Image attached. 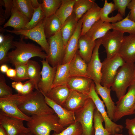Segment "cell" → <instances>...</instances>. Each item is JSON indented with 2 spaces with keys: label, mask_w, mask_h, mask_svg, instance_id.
Segmentation results:
<instances>
[{
  "label": "cell",
  "mask_w": 135,
  "mask_h": 135,
  "mask_svg": "<svg viewBox=\"0 0 135 135\" xmlns=\"http://www.w3.org/2000/svg\"><path fill=\"white\" fill-rule=\"evenodd\" d=\"M29 21L13 6L10 18L4 25L3 28L10 26L13 28L15 30L22 29Z\"/></svg>",
  "instance_id": "27"
},
{
  "label": "cell",
  "mask_w": 135,
  "mask_h": 135,
  "mask_svg": "<svg viewBox=\"0 0 135 135\" xmlns=\"http://www.w3.org/2000/svg\"><path fill=\"white\" fill-rule=\"evenodd\" d=\"M134 80H135V70H134Z\"/></svg>",
  "instance_id": "59"
},
{
  "label": "cell",
  "mask_w": 135,
  "mask_h": 135,
  "mask_svg": "<svg viewBox=\"0 0 135 135\" xmlns=\"http://www.w3.org/2000/svg\"><path fill=\"white\" fill-rule=\"evenodd\" d=\"M40 61L42 67L38 88L42 93L46 94L53 87L57 67L51 66L46 59Z\"/></svg>",
  "instance_id": "13"
},
{
  "label": "cell",
  "mask_w": 135,
  "mask_h": 135,
  "mask_svg": "<svg viewBox=\"0 0 135 135\" xmlns=\"http://www.w3.org/2000/svg\"><path fill=\"white\" fill-rule=\"evenodd\" d=\"M31 118L26 125L30 132L34 135H50L52 131L59 133L66 128L60 125L55 113L33 115Z\"/></svg>",
  "instance_id": "3"
},
{
  "label": "cell",
  "mask_w": 135,
  "mask_h": 135,
  "mask_svg": "<svg viewBox=\"0 0 135 135\" xmlns=\"http://www.w3.org/2000/svg\"><path fill=\"white\" fill-rule=\"evenodd\" d=\"M0 112L8 116L27 122L31 120L28 116L20 111L8 97L0 98Z\"/></svg>",
  "instance_id": "17"
},
{
  "label": "cell",
  "mask_w": 135,
  "mask_h": 135,
  "mask_svg": "<svg viewBox=\"0 0 135 135\" xmlns=\"http://www.w3.org/2000/svg\"><path fill=\"white\" fill-rule=\"evenodd\" d=\"M89 98L88 94L70 90L69 96L62 107L75 113L83 106Z\"/></svg>",
  "instance_id": "19"
},
{
  "label": "cell",
  "mask_w": 135,
  "mask_h": 135,
  "mask_svg": "<svg viewBox=\"0 0 135 135\" xmlns=\"http://www.w3.org/2000/svg\"><path fill=\"white\" fill-rule=\"evenodd\" d=\"M112 135H130L129 134L128 135L124 134H113Z\"/></svg>",
  "instance_id": "58"
},
{
  "label": "cell",
  "mask_w": 135,
  "mask_h": 135,
  "mask_svg": "<svg viewBox=\"0 0 135 135\" xmlns=\"http://www.w3.org/2000/svg\"><path fill=\"white\" fill-rule=\"evenodd\" d=\"M111 29L112 24L104 22L100 19L93 24L85 35L96 41L102 38Z\"/></svg>",
  "instance_id": "26"
},
{
  "label": "cell",
  "mask_w": 135,
  "mask_h": 135,
  "mask_svg": "<svg viewBox=\"0 0 135 135\" xmlns=\"http://www.w3.org/2000/svg\"><path fill=\"white\" fill-rule=\"evenodd\" d=\"M16 72V76L10 79L15 82H21L28 79L26 64H16L14 66Z\"/></svg>",
  "instance_id": "42"
},
{
  "label": "cell",
  "mask_w": 135,
  "mask_h": 135,
  "mask_svg": "<svg viewBox=\"0 0 135 135\" xmlns=\"http://www.w3.org/2000/svg\"><path fill=\"white\" fill-rule=\"evenodd\" d=\"M82 130L80 124L76 122L66 128L61 132H55L51 135H82Z\"/></svg>",
  "instance_id": "41"
},
{
  "label": "cell",
  "mask_w": 135,
  "mask_h": 135,
  "mask_svg": "<svg viewBox=\"0 0 135 135\" xmlns=\"http://www.w3.org/2000/svg\"><path fill=\"white\" fill-rule=\"evenodd\" d=\"M115 10L114 5L112 2H108L105 0L104 5L101 8L100 12V19L104 22L112 23L116 22L123 19V17L119 13L116 15L109 17L108 15Z\"/></svg>",
  "instance_id": "31"
},
{
  "label": "cell",
  "mask_w": 135,
  "mask_h": 135,
  "mask_svg": "<svg viewBox=\"0 0 135 135\" xmlns=\"http://www.w3.org/2000/svg\"><path fill=\"white\" fill-rule=\"evenodd\" d=\"M101 8L96 3L83 16L80 36L85 35L91 27L100 19Z\"/></svg>",
  "instance_id": "20"
},
{
  "label": "cell",
  "mask_w": 135,
  "mask_h": 135,
  "mask_svg": "<svg viewBox=\"0 0 135 135\" xmlns=\"http://www.w3.org/2000/svg\"><path fill=\"white\" fill-rule=\"evenodd\" d=\"M70 62L59 65L57 66L52 88L67 84L70 77L69 70Z\"/></svg>",
  "instance_id": "32"
},
{
  "label": "cell",
  "mask_w": 135,
  "mask_h": 135,
  "mask_svg": "<svg viewBox=\"0 0 135 135\" xmlns=\"http://www.w3.org/2000/svg\"><path fill=\"white\" fill-rule=\"evenodd\" d=\"M96 108L93 102L89 98L83 106L75 113L76 122L82 126V135H94V114Z\"/></svg>",
  "instance_id": "6"
},
{
  "label": "cell",
  "mask_w": 135,
  "mask_h": 135,
  "mask_svg": "<svg viewBox=\"0 0 135 135\" xmlns=\"http://www.w3.org/2000/svg\"><path fill=\"white\" fill-rule=\"evenodd\" d=\"M89 98L93 101L96 108L102 115L105 124L104 128L111 135L122 132V126L113 122L109 118L105 108L103 102L100 99L95 88V84L93 81L90 91L88 94Z\"/></svg>",
  "instance_id": "9"
},
{
  "label": "cell",
  "mask_w": 135,
  "mask_h": 135,
  "mask_svg": "<svg viewBox=\"0 0 135 135\" xmlns=\"http://www.w3.org/2000/svg\"><path fill=\"white\" fill-rule=\"evenodd\" d=\"M23 84L20 82L14 81L12 83V86L17 91L18 94H20L22 92Z\"/></svg>",
  "instance_id": "49"
},
{
  "label": "cell",
  "mask_w": 135,
  "mask_h": 135,
  "mask_svg": "<svg viewBox=\"0 0 135 135\" xmlns=\"http://www.w3.org/2000/svg\"><path fill=\"white\" fill-rule=\"evenodd\" d=\"M78 21L73 12L62 25L60 32L65 47L74 32Z\"/></svg>",
  "instance_id": "29"
},
{
  "label": "cell",
  "mask_w": 135,
  "mask_h": 135,
  "mask_svg": "<svg viewBox=\"0 0 135 135\" xmlns=\"http://www.w3.org/2000/svg\"><path fill=\"white\" fill-rule=\"evenodd\" d=\"M131 0H113L115 10H118L123 17L125 16L126 8Z\"/></svg>",
  "instance_id": "44"
},
{
  "label": "cell",
  "mask_w": 135,
  "mask_h": 135,
  "mask_svg": "<svg viewBox=\"0 0 135 135\" xmlns=\"http://www.w3.org/2000/svg\"><path fill=\"white\" fill-rule=\"evenodd\" d=\"M76 0H62L61 5L55 15L58 18L62 25L73 12Z\"/></svg>",
  "instance_id": "33"
},
{
  "label": "cell",
  "mask_w": 135,
  "mask_h": 135,
  "mask_svg": "<svg viewBox=\"0 0 135 135\" xmlns=\"http://www.w3.org/2000/svg\"><path fill=\"white\" fill-rule=\"evenodd\" d=\"M124 33L112 29L108 31L101 38V44L104 48L106 58H111L119 53L124 37Z\"/></svg>",
  "instance_id": "11"
},
{
  "label": "cell",
  "mask_w": 135,
  "mask_h": 135,
  "mask_svg": "<svg viewBox=\"0 0 135 135\" xmlns=\"http://www.w3.org/2000/svg\"><path fill=\"white\" fill-rule=\"evenodd\" d=\"M127 8L130 10L129 18L135 22V0H132L128 4Z\"/></svg>",
  "instance_id": "48"
},
{
  "label": "cell",
  "mask_w": 135,
  "mask_h": 135,
  "mask_svg": "<svg viewBox=\"0 0 135 135\" xmlns=\"http://www.w3.org/2000/svg\"><path fill=\"white\" fill-rule=\"evenodd\" d=\"M13 94L12 88L6 83L4 76L0 74V98L10 96Z\"/></svg>",
  "instance_id": "43"
},
{
  "label": "cell",
  "mask_w": 135,
  "mask_h": 135,
  "mask_svg": "<svg viewBox=\"0 0 135 135\" xmlns=\"http://www.w3.org/2000/svg\"><path fill=\"white\" fill-rule=\"evenodd\" d=\"M48 54L46 59L52 67L62 64L65 54V46L60 31L47 40Z\"/></svg>",
  "instance_id": "7"
},
{
  "label": "cell",
  "mask_w": 135,
  "mask_h": 135,
  "mask_svg": "<svg viewBox=\"0 0 135 135\" xmlns=\"http://www.w3.org/2000/svg\"><path fill=\"white\" fill-rule=\"evenodd\" d=\"M94 84L96 91L102 99L106 108L107 112L109 118L112 120H113L116 106L111 97V88L103 86L100 84L95 83Z\"/></svg>",
  "instance_id": "23"
},
{
  "label": "cell",
  "mask_w": 135,
  "mask_h": 135,
  "mask_svg": "<svg viewBox=\"0 0 135 135\" xmlns=\"http://www.w3.org/2000/svg\"><path fill=\"white\" fill-rule=\"evenodd\" d=\"M43 19L35 27L30 29L18 30H5L6 32L25 37L38 44L48 55L49 46L44 32Z\"/></svg>",
  "instance_id": "10"
},
{
  "label": "cell",
  "mask_w": 135,
  "mask_h": 135,
  "mask_svg": "<svg viewBox=\"0 0 135 135\" xmlns=\"http://www.w3.org/2000/svg\"><path fill=\"white\" fill-rule=\"evenodd\" d=\"M93 81L90 78L83 76L70 77L67 85L70 90L88 94Z\"/></svg>",
  "instance_id": "22"
},
{
  "label": "cell",
  "mask_w": 135,
  "mask_h": 135,
  "mask_svg": "<svg viewBox=\"0 0 135 135\" xmlns=\"http://www.w3.org/2000/svg\"><path fill=\"white\" fill-rule=\"evenodd\" d=\"M87 64L77 52L70 62V77L83 76L89 78L87 73Z\"/></svg>",
  "instance_id": "24"
},
{
  "label": "cell",
  "mask_w": 135,
  "mask_h": 135,
  "mask_svg": "<svg viewBox=\"0 0 135 135\" xmlns=\"http://www.w3.org/2000/svg\"><path fill=\"white\" fill-rule=\"evenodd\" d=\"M96 43V40H94L86 35L80 37L78 52L87 64L90 60Z\"/></svg>",
  "instance_id": "21"
},
{
  "label": "cell",
  "mask_w": 135,
  "mask_h": 135,
  "mask_svg": "<svg viewBox=\"0 0 135 135\" xmlns=\"http://www.w3.org/2000/svg\"><path fill=\"white\" fill-rule=\"evenodd\" d=\"M4 3L5 16L6 19H8L11 16L13 7V0H3Z\"/></svg>",
  "instance_id": "47"
},
{
  "label": "cell",
  "mask_w": 135,
  "mask_h": 135,
  "mask_svg": "<svg viewBox=\"0 0 135 135\" xmlns=\"http://www.w3.org/2000/svg\"><path fill=\"white\" fill-rule=\"evenodd\" d=\"M129 13L124 18L114 23H112V30H116L124 33L135 34V22L129 18Z\"/></svg>",
  "instance_id": "36"
},
{
  "label": "cell",
  "mask_w": 135,
  "mask_h": 135,
  "mask_svg": "<svg viewBox=\"0 0 135 135\" xmlns=\"http://www.w3.org/2000/svg\"><path fill=\"white\" fill-rule=\"evenodd\" d=\"M40 3L45 17L55 14L61 4L62 0H42Z\"/></svg>",
  "instance_id": "38"
},
{
  "label": "cell",
  "mask_w": 135,
  "mask_h": 135,
  "mask_svg": "<svg viewBox=\"0 0 135 135\" xmlns=\"http://www.w3.org/2000/svg\"><path fill=\"white\" fill-rule=\"evenodd\" d=\"M4 36L3 33H0V43L3 42L4 40Z\"/></svg>",
  "instance_id": "55"
},
{
  "label": "cell",
  "mask_w": 135,
  "mask_h": 135,
  "mask_svg": "<svg viewBox=\"0 0 135 135\" xmlns=\"http://www.w3.org/2000/svg\"><path fill=\"white\" fill-rule=\"evenodd\" d=\"M32 6L34 9L36 8H38L40 5L38 0H31Z\"/></svg>",
  "instance_id": "53"
},
{
  "label": "cell",
  "mask_w": 135,
  "mask_h": 135,
  "mask_svg": "<svg viewBox=\"0 0 135 135\" xmlns=\"http://www.w3.org/2000/svg\"><path fill=\"white\" fill-rule=\"evenodd\" d=\"M42 94L47 104L58 116L60 123L62 126L65 128L76 122L74 112L68 110L58 104L45 94Z\"/></svg>",
  "instance_id": "15"
},
{
  "label": "cell",
  "mask_w": 135,
  "mask_h": 135,
  "mask_svg": "<svg viewBox=\"0 0 135 135\" xmlns=\"http://www.w3.org/2000/svg\"><path fill=\"white\" fill-rule=\"evenodd\" d=\"M82 25L81 18L78 21L74 32L65 46V54L62 64L70 62L77 52L78 49V41L81 34Z\"/></svg>",
  "instance_id": "16"
},
{
  "label": "cell",
  "mask_w": 135,
  "mask_h": 135,
  "mask_svg": "<svg viewBox=\"0 0 135 135\" xmlns=\"http://www.w3.org/2000/svg\"><path fill=\"white\" fill-rule=\"evenodd\" d=\"M43 21L44 32L47 40L60 31L62 24L55 14L44 18Z\"/></svg>",
  "instance_id": "28"
},
{
  "label": "cell",
  "mask_w": 135,
  "mask_h": 135,
  "mask_svg": "<svg viewBox=\"0 0 135 135\" xmlns=\"http://www.w3.org/2000/svg\"><path fill=\"white\" fill-rule=\"evenodd\" d=\"M103 119L96 108L94 110V135H111L102 125Z\"/></svg>",
  "instance_id": "39"
},
{
  "label": "cell",
  "mask_w": 135,
  "mask_h": 135,
  "mask_svg": "<svg viewBox=\"0 0 135 135\" xmlns=\"http://www.w3.org/2000/svg\"><path fill=\"white\" fill-rule=\"evenodd\" d=\"M14 50L7 55L8 62L14 66L16 64H26L32 58L37 57L46 59L47 55L40 47L33 43H26L21 38L13 42Z\"/></svg>",
  "instance_id": "2"
},
{
  "label": "cell",
  "mask_w": 135,
  "mask_h": 135,
  "mask_svg": "<svg viewBox=\"0 0 135 135\" xmlns=\"http://www.w3.org/2000/svg\"><path fill=\"white\" fill-rule=\"evenodd\" d=\"M0 135H8L4 128L0 125Z\"/></svg>",
  "instance_id": "54"
},
{
  "label": "cell",
  "mask_w": 135,
  "mask_h": 135,
  "mask_svg": "<svg viewBox=\"0 0 135 135\" xmlns=\"http://www.w3.org/2000/svg\"><path fill=\"white\" fill-rule=\"evenodd\" d=\"M132 114H135V105L132 108Z\"/></svg>",
  "instance_id": "57"
},
{
  "label": "cell",
  "mask_w": 135,
  "mask_h": 135,
  "mask_svg": "<svg viewBox=\"0 0 135 135\" xmlns=\"http://www.w3.org/2000/svg\"><path fill=\"white\" fill-rule=\"evenodd\" d=\"M70 90L67 84H64L53 87L45 95L49 99L62 106L69 96Z\"/></svg>",
  "instance_id": "25"
},
{
  "label": "cell",
  "mask_w": 135,
  "mask_h": 135,
  "mask_svg": "<svg viewBox=\"0 0 135 135\" xmlns=\"http://www.w3.org/2000/svg\"><path fill=\"white\" fill-rule=\"evenodd\" d=\"M34 88H35V86L34 82L29 80L23 84L22 92L20 94L24 95L28 94L32 92Z\"/></svg>",
  "instance_id": "45"
},
{
  "label": "cell",
  "mask_w": 135,
  "mask_h": 135,
  "mask_svg": "<svg viewBox=\"0 0 135 135\" xmlns=\"http://www.w3.org/2000/svg\"><path fill=\"white\" fill-rule=\"evenodd\" d=\"M24 121L6 116L0 112V125L4 128L8 135H18L30 132L25 127Z\"/></svg>",
  "instance_id": "14"
},
{
  "label": "cell",
  "mask_w": 135,
  "mask_h": 135,
  "mask_svg": "<svg viewBox=\"0 0 135 135\" xmlns=\"http://www.w3.org/2000/svg\"><path fill=\"white\" fill-rule=\"evenodd\" d=\"M2 6L0 7V25H1L6 20L5 16V10L2 8Z\"/></svg>",
  "instance_id": "51"
},
{
  "label": "cell",
  "mask_w": 135,
  "mask_h": 135,
  "mask_svg": "<svg viewBox=\"0 0 135 135\" xmlns=\"http://www.w3.org/2000/svg\"><path fill=\"white\" fill-rule=\"evenodd\" d=\"M113 120L116 122L122 117L132 114V110L135 105V80L128 87V91L116 103Z\"/></svg>",
  "instance_id": "8"
},
{
  "label": "cell",
  "mask_w": 135,
  "mask_h": 135,
  "mask_svg": "<svg viewBox=\"0 0 135 135\" xmlns=\"http://www.w3.org/2000/svg\"></svg>",
  "instance_id": "60"
},
{
  "label": "cell",
  "mask_w": 135,
  "mask_h": 135,
  "mask_svg": "<svg viewBox=\"0 0 135 135\" xmlns=\"http://www.w3.org/2000/svg\"><path fill=\"white\" fill-rule=\"evenodd\" d=\"M24 113L43 115L55 113L46 102L40 90H36L24 95L18 93L7 96Z\"/></svg>",
  "instance_id": "1"
},
{
  "label": "cell",
  "mask_w": 135,
  "mask_h": 135,
  "mask_svg": "<svg viewBox=\"0 0 135 135\" xmlns=\"http://www.w3.org/2000/svg\"><path fill=\"white\" fill-rule=\"evenodd\" d=\"M101 39L96 40L95 46L89 62L87 64V73L88 77L94 83L100 84L101 69L102 63L101 62L99 55V50L101 45Z\"/></svg>",
  "instance_id": "12"
},
{
  "label": "cell",
  "mask_w": 135,
  "mask_h": 135,
  "mask_svg": "<svg viewBox=\"0 0 135 135\" xmlns=\"http://www.w3.org/2000/svg\"><path fill=\"white\" fill-rule=\"evenodd\" d=\"M18 135H34L30 132L26 133H24L20 134Z\"/></svg>",
  "instance_id": "56"
},
{
  "label": "cell",
  "mask_w": 135,
  "mask_h": 135,
  "mask_svg": "<svg viewBox=\"0 0 135 135\" xmlns=\"http://www.w3.org/2000/svg\"><path fill=\"white\" fill-rule=\"evenodd\" d=\"M14 36L10 34L4 36V41L0 43V64H6L8 62L7 54L11 48H14L13 41Z\"/></svg>",
  "instance_id": "35"
},
{
  "label": "cell",
  "mask_w": 135,
  "mask_h": 135,
  "mask_svg": "<svg viewBox=\"0 0 135 135\" xmlns=\"http://www.w3.org/2000/svg\"><path fill=\"white\" fill-rule=\"evenodd\" d=\"M6 74V76L10 78H14L16 76V72L15 69L10 68Z\"/></svg>",
  "instance_id": "50"
},
{
  "label": "cell",
  "mask_w": 135,
  "mask_h": 135,
  "mask_svg": "<svg viewBox=\"0 0 135 135\" xmlns=\"http://www.w3.org/2000/svg\"><path fill=\"white\" fill-rule=\"evenodd\" d=\"M102 63L100 84L110 88L118 70L126 62L118 53L111 58H106Z\"/></svg>",
  "instance_id": "5"
},
{
  "label": "cell",
  "mask_w": 135,
  "mask_h": 135,
  "mask_svg": "<svg viewBox=\"0 0 135 135\" xmlns=\"http://www.w3.org/2000/svg\"><path fill=\"white\" fill-rule=\"evenodd\" d=\"M135 70V63L128 62H126L118 70L111 89L115 92L118 100L125 94L133 80Z\"/></svg>",
  "instance_id": "4"
},
{
  "label": "cell",
  "mask_w": 135,
  "mask_h": 135,
  "mask_svg": "<svg viewBox=\"0 0 135 135\" xmlns=\"http://www.w3.org/2000/svg\"><path fill=\"white\" fill-rule=\"evenodd\" d=\"M119 54L126 62H135V34L124 36Z\"/></svg>",
  "instance_id": "18"
},
{
  "label": "cell",
  "mask_w": 135,
  "mask_h": 135,
  "mask_svg": "<svg viewBox=\"0 0 135 135\" xmlns=\"http://www.w3.org/2000/svg\"><path fill=\"white\" fill-rule=\"evenodd\" d=\"M94 0H76L73 12L76 20L78 21L95 3Z\"/></svg>",
  "instance_id": "34"
},
{
  "label": "cell",
  "mask_w": 135,
  "mask_h": 135,
  "mask_svg": "<svg viewBox=\"0 0 135 135\" xmlns=\"http://www.w3.org/2000/svg\"><path fill=\"white\" fill-rule=\"evenodd\" d=\"M26 65L28 80L34 82L36 90H40L38 88V84L41 78L40 65L37 62L31 60L28 61Z\"/></svg>",
  "instance_id": "30"
},
{
  "label": "cell",
  "mask_w": 135,
  "mask_h": 135,
  "mask_svg": "<svg viewBox=\"0 0 135 135\" xmlns=\"http://www.w3.org/2000/svg\"><path fill=\"white\" fill-rule=\"evenodd\" d=\"M13 4L22 14L30 20L34 12L31 0H13Z\"/></svg>",
  "instance_id": "37"
},
{
  "label": "cell",
  "mask_w": 135,
  "mask_h": 135,
  "mask_svg": "<svg viewBox=\"0 0 135 135\" xmlns=\"http://www.w3.org/2000/svg\"><path fill=\"white\" fill-rule=\"evenodd\" d=\"M125 125L126 128L128 130L129 134L135 135V118L126 119Z\"/></svg>",
  "instance_id": "46"
},
{
  "label": "cell",
  "mask_w": 135,
  "mask_h": 135,
  "mask_svg": "<svg viewBox=\"0 0 135 135\" xmlns=\"http://www.w3.org/2000/svg\"><path fill=\"white\" fill-rule=\"evenodd\" d=\"M9 68L6 64H3L0 65V70L3 73H6Z\"/></svg>",
  "instance_id": "52"
},
{
  "label": "cell",
  "mask_w": 135,
  "mask_h": 135,
  "mask_svg": "<svg viewBox=\"0 0 135 135\" xmlns=\"http://www.w3.org/2000/svg\"><path fill=\"white\" fill-rule=\"evenodd\" d=\"M44 18L40 4L38 8L34 9V12L31 19L22 29L29 30L35 27Z\"/></svg>",
  "instance_id": "40"
}]
</instances>
